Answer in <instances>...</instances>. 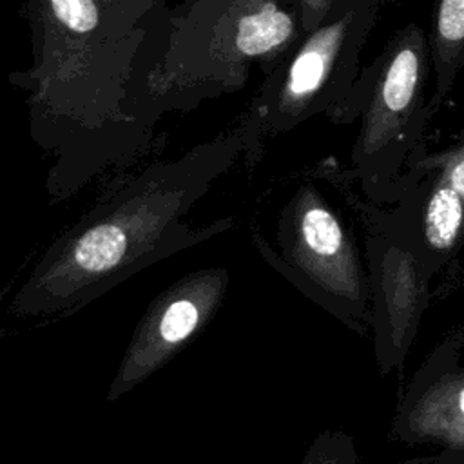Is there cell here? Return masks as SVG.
<instances>
[{
    "instance_id": "6da1fadb",
    "label": "cell",
    "mask_w": 464,
    "mask_h": 464,
    "mask_svg": "<svg viewBox=\"0 0 464 464\" xmlns=\"http://www.w3.org/2000/svg\"><path fill=\"white\" fill-rule=\"evenodd\" d=\"M24 14L33 62L9 80L25 92L29 134L53 160L45 192L60 203L150 149L156 127L130 98L145 29L116 33L96 0H25Z\"/></svg>"
},
{
    "instance_id": "7a4b0ae2",
    "label": "cell",
    "mask_w": 464,
    "mask_h": 464,
    "mask_svg": "<svg viewBox=\"0 0 464 464\" xmlns=\"http://www.w3.org/2000/svg\"><path fill=\"white\" fill-rule=\"evenodd\" d=\"M243 152L245 134L236 123L178 158L109 185L42 252L13 294L9 314L24 319L76 314L140 270L232 228V218L192 227L187 216Z\"/></svg>"
},
{
    "instance_id": "3957f363",
    "label": "cell",
    "mask_w": 464,
    "mask_h": 464,
    "mask_svg": "<svg viewBox=\"0 0 464 464\" xmlns=\"http://www.w3.org/2000/svg\"><path fill=\"white\" fill-rule=\"evenodd\" d=\"M141 25L130 98L154 127L272 72L306 34L295 0H183Z\"/></svg>"
},
{
    "instance_id": "277c9868",
    "label": "cell",
    "mask_w": 464,
    "mask_h": 464,
    "mask_svg": "<svg viewBox=\"0 0 464 464\" xmlns=\"http://www.w3.org/2000/svg\"><path fill=\"white\" fill-rule=\"evenodd\" d=\"M259 256L301 294L357 334L372 321L370 277L344 212L314 179L299 181L272 219L250 227Z\"/></svg>"
},
{
    "instance_id": "5b68a950",
    "label": "cell",
    "mask_w": 464,
    "mask_h": 464,
    "mask_svg": "<svg viewBox=\"0 0 464 464\" xmlns=\"http://www.w3.org/2000/svg\"><path fill=\"white\" fill-rule=\"evenodd\" d=\"M431 62L424 31L408 24L364 69L339 111L328 120L361 127L344 174L370 198L393 188L402 163L415 152L430 114L424 85Z\"/></svg>"
},
{
    "instance_id": "8992f818",
    "label": "cell",
    "mask_w": 464,
    "mask_h": 464,
    "mask_svg": "<svg viewBox=\"0 0 464 464\" xmlns=\"http://www.w3.org/2000/svg\"><path fill=\"white\" fill-rule=\"evenodd\" d=\"M377 4L353 2L306 33L288 56L265 76L236 121L245 134V160L254 167L265 141L294 130L317 114L330 118L346 102L361 51L375 24Z\"/></svg>"
},
{
    "instance_id": "52a82bcc",
    "label": "cell",
    "mask_w": 464,
    "mask_h": 464,
    "mask_svg": "<svg viewBox=\"0 0 464 464\" xmlns=\"http://www.w3.org/2000/svg\"><path fill=\"white\" fill-rule=\"evenodd\" d=\"M230 285L223 266L199 268L161 290L138 321L116 373L107 401H116L163 368L218 314Z\"/></svg>"
},
{
    "instance_id": "ba28073f",
    "label": "cell",
    "mask_w": 464,
    "mask_h": 464,
    "mask_svg": "<svg viewBox=\"0 0 464 464\" xmlns=\"http://www.w3.org/2000/svg\"><path fill=\"white\" fill-rule=\"evenodd\" d=\"M368 277L375 350L382 372L399 364L420 308L415 256L390 237L368 236Z\"/></svg>"
},
{
    "instance_id": "9c48e42d",
    "label": "cell",
    "mask_w": 464,
    "mask_h": 464,
    "mask_svg": "<svg viewBox=\"0 0 464 464\" xmlns=\"http://www.w3.org/2000/svg\"><path fill=\"white\" fill-rule=\"evenodd\" d=\"M437 105L448 94L464 62V0H439L430 42Z\"/></svg>"
},
{
    "instance_id": "30bf717a",
    "label": "cell",
    "mask_w": 464,
    "mask_h": 464,
    "mask_svg": "<svg viewBox=\"0 0 464 464\" xmlns=\"http://www.w3.org/2000/svg\"><path fill=\"white\" fill-rule=\"evenodd\" d=\"M404 431L464 439V381L424 393L404 415Z\"/></svg>"
},
{
    "instance_id": "8fae6325",
    "label": "cell",
    "mask_w": 464,
    "mask_h": 464,
    "mask_svg": "<svg viewBox=\"0 0 464 464\" xmlns=\"http://www.w3.org/2000/svg\"><path fill=\"white\" fill-rule=\"evenodd\" d=\"M464 225V199L453 185L439 176L422 218L424 239L435 250H448Z\"/></svg>"
},
{
    "instance_id": "7c38bea8",
    "label": "cell",
    "mask_w": 464,
    "mask_h": 464,
    "mask_svg": "<svg viewBox=\"0 0 464 464\" xmlns=\"http://www.w3.org/2000/svg\"><path fill=\"white\" fill-rule=\"evenodd\" d=\"M299 464H359L352 437L343 430L321 431L306 448Z\"/></svg>"
},
{
    "instance_id": "4fadbf2b",
    "label": "cell",
    "mask_w": 464,
    "mask_h": 464,
    "mask_svg": "<svg viewBox=\"0 0 464 464\" xmlns=\"http://www.w3.org/2000/svg\"><path fill=\"white\" fill-rule=\"evenodd\" d=\"M165 5L167 0H118L111 14H107V22L116 33H130Z\"/></svg>"
},
{
    "instance_id": "5bb4252c",
    "label": "cell",
    "mask_w": 464,
    "mask_h": 464,
    "mask_svg": "<svg viewBox=\"0 0 464 464\" xmlns=\"http://www.w3.org/2000/svg\"><path fill=\"white\" fill-rule=\"evenodd\" d=\"M428 163L433 167H439L440 176L444 179H448L464 199V141L460 143V147H457L442 156H437V158L430 160Z\"/></svg>"
},
{
    "instance_id": "9a60e30c",
    "label": "cell",
    "mask_w": 464,
    "mask_h": 464,
    "mask_svg": "<svg viewBox=\"0 0 464 464\" xmlns=\"http://www.w3.org/2000/svg\"><path fill=\"white\" fill-rule=\"evenodd\" d=\"M337 2L339 0H295L304 33H310L323 25L330 18Z\"/></svg>"
},
{
    "instance_id": "2e32d148",
    "label": "cell",
    "mask_w": 464,
    "mask_h": 464,
    "mask_svg": "<svg viewBox=\"0 0 464 464\" xmlns=\"http://www.w3.org/2000/svg\"><path fill=\"white\" fill-rule=\"evenodd\" d=\"M353 2H366V4H377V5H382V4H386V2H393V0H339V2H337V5L334 7L332 14L339 13L343 7H346V5L353 4ZM332 14H330V16H332Z\"/></svg>"
},
{
    "instance_id": "e0dca14e",
    "label": "cell",
    "mask_w": 464,
    "mask_h": 464,
    "mask_svg": "<svg viewBox=\"0 0 464 464\" xmlns=\"http://www.w3.org/2000/svg\"><path fill=\"white\" fill-rule=\"evenodd\" d=\"M96 2H98V4L107 11V14H111V11L114 9V5H116V2H118V0H96Z\"/></svg>"
}]
</instances>
